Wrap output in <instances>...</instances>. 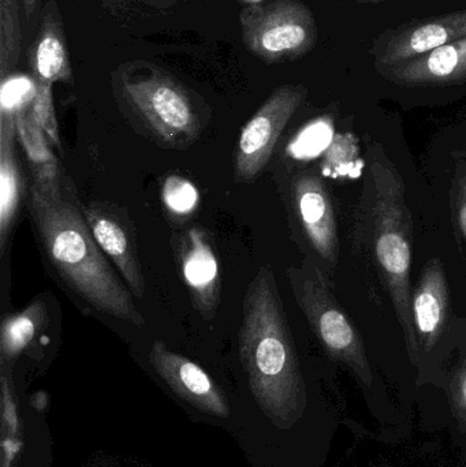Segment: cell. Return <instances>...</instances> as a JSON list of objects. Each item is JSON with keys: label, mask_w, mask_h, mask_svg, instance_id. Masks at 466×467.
<instances>
[{"label": "cell", "mask_w": 466, "mask_h": 467, "mask_svg": "<svg viewBox=\"0 0 466 467\" xmlns=\"http://www.w3.org/2000/svg\"><path fill=\"white\" fill-rule=\"evenodd\" d=\"M238 346L252 395L276 428L292 431L312 416L331 427L341 425V417L314 409L275 275L268 265L260 266L249 283Z\"/></svg>", "instance_id": "1"}, {"label": "cell", "mask_w": 466, "mask_h": 467, "mask_svg": "<svg viewBox=\"0 0 466 467\" xmlns=\"http://www.w3.org/2000/svg\"><path fill=\"white\" fill-rule=\"evenodd\" d=\"M26 205L47 258L68 288L98 312L144 327L131 291L115 274L84 211L66 196L65 188L44 192L30 185Z\"/></svg>", "instance_id": "2"}, {"label": "cell", "mask_w": 466, "mask_h": 467, "mask_svg": "<svg viewBox=\"0 0 466 467\" xmlns=\"http://www.w3.org/2000/svg\"><path fill=\"white\" fill-rule=\"evenodd\" d=\"M295 302L308 320L326 353L350 370L360 384L372 417L388 439L405 435L410 420L390 400L372 368L363 339L345 310L339 306L322 269L305 258L287 269Z\"/></svg>", "instance_id": "3"}, {"label": "cell", "mask_w": 466, "mask_h": 467, "mask_svg": "<svg viewBox=\"0 0 466 467\" xmlns=\"http://www.w3.org/2000/svg\"><path fill=\"white\" fill-rule=\"evenodd\" d=\"M366 186L367 221L378 271L393 301L410 365L420 370L421 354L413 326L409 285L412 219L405 205L402 178L380 148L369 150V180Z\"/></svg>", "instance_id": "4"}, {"label": "cell", "mask_w": 466, "mask_h": 467, "mask_svg": "<svg viewBox=\"0 0 466 467\" xmlns=\"http://www.w3.org/2000/svg\"><path fill=\"white\" fill-rule=\"evenodd\" d=\"M120 96L145 133L171 150L191 147L205 126L196 100L182 84L159 68L123 73Z\"/></svg>", "instance_id": "5"}, {"label": "cell", "mask_w": 466, "mask_h": 467, "mask_svg": "<svg viewBox=\"0 0 466 467\" xmlns=\"http://www.w3.org/2000/svg\"><path fill=\"white\" fill-rule=\"evenodd\" d=\"M241 36L246 48L268 65L300 59L317 43L314 14L301 0H273L243 8Z\"/></svg>", "instance_id": "6"}, {"label": "cell", "mask_w": 466, "mask_h": 467, "mask_svg": "<svg viewBox=\"0 0 466 467\" xmlns=\"http://www.w3.org/2000/svg\"><path fill=\"white\" fill-rule=\"evenodd\" d=\"M306 96L303 85H282L246 122L238 139L234 159L237 183H252L265 169L282 131Z\"/></svg>", "instance_id": "7"}, {"label": "cell", "mask_w": 466, "mask_h": 467, "mask_svg": "<svg viewBox=\"0 0 466 467\" xmlns=\"http://www.w3.org/2000/svg\"><path fill=\"white\" fill-rule=\"evenodd\" d=\"M464 37L466 10L451 11L386 30L375 40L371 54L380 70L423 57Z\"/></svg>", "instance_id": "8"}, {"label": "cell", "mask_w": 466, "mask_h": 467, "mask_svg": "<svg viewBox=\"0 0 466 467\" xmlns=\"http://www.w3.org/2000/svg\"><path fill=\"white\" fill-rule=\"evenodd\" d=\"M175 258L196 312L211 321L221 304V264L212 236L202 227H189L175 239Z\"/></svg>", "instance_id": "9"}, {"label": "cell", "mask_w": 466, "mask_h": 467, "mask_svg": "<svg viewBox=\"0 0 466 467\" xmlns=\"http://www.w3.org/2000/svg\"><path fill=\"white\" fill-rule=\"evenodd\" d=\"M290 202L298 226L315 254L328 265L338 260V230L333 200L325 181L311 171H301L290 185Z\"/></svg>", "instance_id": "10"}, {"label": "cell", "mask_w": 466, "mask_h": 467, "mask_svg": "<svg viewBox=\"0 0 466 467\" xmlns=\"http://www.w3.org/2000/svg\"><path fill=\"white\" fill-rule=\"evenodd\" d=\"M84 216L104 254L117 266L137 298L147 291L144 272L137 252L136 233L126 213L104 202H95L85 208Z\"/></svg>", "instance_id": "11"}, {"label": "cell", "mask_w": 466, "mask_h": 467, "mask_svg": "<svg viewBox=\"0 0 466 467\" xmlns=\"http://www.w3.org/2000/svg\"><path fill=\"white\" fill-rule=\"evenodd\" d=\"M150 361L167 386L183 400L210 416L229 417L223 391L199 364L170 350L163 342L152 346Z\"/></svg>", "instance_id": "12"}, {"label": "cell", "mask_w": 466, "mask_h": 467, "mask_svg": "<svg viewBox=\"0 0 466 467\" xmlns=\"http://www.w3.org/2000/svg\"><path fill=\"white\" fill-rule=\"evenodd\" d=\"M449 310L448 280L440 258L429 261L419 279L412 296V317L421 354L424 359L432 354L445 331Z\"/></svg>", "instance_id": "13"}, {"label": "cell", "mask_w": 466, "mask_h": 467, "mask_svg": "<svg viewBox=\"0 0 466 467\" xmlns=\"http://www.w3.org/2000/svg\"><path fill=\"white\" fill-rule=\"evenodd\" d=\"M379 71L388 81L401 87L462 84L466 81V37Z\"/></svg>", "instance_id": "14"}, {"label": "cell", "mask_w": 466, "mask_h": 467, "mask_svg": "<svg viewBox=\"0 0 466 467\" xmlns=\"http://www.w3.org/2000/svg\"><path fill=\"white\" fill-rule=\"evenodd\" d=\"M16 114L0 109V255L5 254L26 193L16 156Z\"/></svg>", "instance_id": "15"}, {"label": "cell", "mask_w": 466, "mask_h": 467, "mask_svg": "<svg viewBox=\"0 0 466 467\" xmlns=\"http://www.w3.org/2000/svg\"><path fill=\"white\" fill-rule=\"evenodd\" d=\"M30 66L35 81L49 85L71 81L70 57L65 27L57 3L52 0L47 5L37 37L30 48Z\"/></svg>", "instance_id": "16"}, {"label": "cell", "mask_w": 466, "mask_h": 467, "mask_svg": "<svg viewBox=\"0 0 466 467\" xmlns=\"http://www.w3.org/2000/svg\"><path fill=\"white\" fill-rule=\"evenodd\" d=\"M16 140L22 145L32 174V186L44 192L60 191L63 188L62 174L57 156L44 131L30 117L27 107L16 112Z\"/></svg>", "instance_id": "17"}, {"label": "cell", "mask_w": 466, "mask_h": 467, "mask_svg": "<svg viewBox=\"0 0 466 467\" xmlns=\"http://www.w3.org/2000/svg\"><path fill=\"white\" fill-rule=\"evenodd\" d=\"M49 313L46 299L30 302L21 312L10 313L3 317L0 328V359L3 368L11 365L38 335L48 327Z\"/></svg>", "instance_id": "18"}, {"label": "cell", "mask_w": 466, "mask_h": 467, "mask_svg": "<svg viewBox=\"0 0 466 467\" xmlns=\"http://www.w3.org/2000/svg\"><path fill=\"white\" fill-rule=\"evenodd\" d=\"M22 33L16 0H0V76L7 79L21 55Z\"/></svg>", "instance_id": "19"}, {"label": "cell", "mask_w": 466, "mask_h": 467, "mask_svg": "<svg viewBox=\"0 0 466 467\" xmlns=\"http://www.w3.org/2000/svg\"><path fill=\"white\" fill-rule=\"evenodd\" d=\"M161 202L170 215L175 219H186L199 208L200 192L188 178L169 175L161 183Z\"/></svg>", "instance_id": "20"}, {"label": "cell", "mask_w": 466, "mask_h": 467, "mask_svg": "<svg viewBox=\"0 0 466 467\" xmlns=\"http://www.w3.org/2000/svg\"><path fill=\"white\" fill-rule=\"evenodd\" d=\"M2 406H3V458L2 467H13L14 460L21 450L18 439V413L13 389L5 370L2 373Z\"/></svg>", "instance_id": "21"}, {"label": "cell", "mask_w": 466, "mask_h": 467, "mask_svg": "<svg viewBox=\"0 0 466 467\" xmlns=\"http://www.w3.org/2000/svg\"><path fill=\"white\" fill-rule=\"evenodd\" d=\"M35 81V79H33ZM36 92L32 103L27 107L30 117L36 125L44 131L52 147L62 148L60 144L59 126L55 114L52 85L46 82L35 81Z\"/></svg>", "instance_id": "22"}, {"label": "cell", "mask_w": 466, "mask_h": 467, "mask_svg": "<svg viewBox=\"0 0 466 467\" xmlns=\"http://www.w3.org/2000/svg\"><path fill=\"white\" fill-rule=\"evenodd\" d=\"M331 126L325 122H317L309 126L300 134L295 144L292 145L293 152L300 156H314L325 148L331 140Z\"/></svg>", "instance_id": "23"}, {"label": "cell", "mask_w": 466, "mask_h": 467, "mask_svg": "<svg viewBox=\"0 0 466 467\" xmlns=\"http://www.w3.org/2000/svg\"><path fill=\"white\" fill-rule=\"evenodd\" d=\"M460 226H461L462 233L466 236V200L462 202L461 208H460Z\"/></svg>", "instance_id": "24"}, {"label": "cell", "mask_w": 466, "mask_h": 467, "mask_svg": "<svg viewBox=\"0 0 466 467\" xmlns=\"http://www.w3.org/2000/svg\"><path fill=\"white\" fill-rule=\"evenodd\" d=\"M24 3L25 11H26V16H29L33 11L36 10V5H37L38 0H22Z\"/></svg>", "instance_id": "25"}, {"label": "cell", "mask_w": 466, "mask_h": 467, "mask_svg": "<svg viewBox=\"0 0 466 467\" xmlns=\"http://www.w3.org/2000/svg\"><path fill=\"white\" fill-rule=\"evenodd\" d=\"M386 2V0H356L358 5H371V3Z\"/></svg>", "instance_id": "26"}]
</instances>
